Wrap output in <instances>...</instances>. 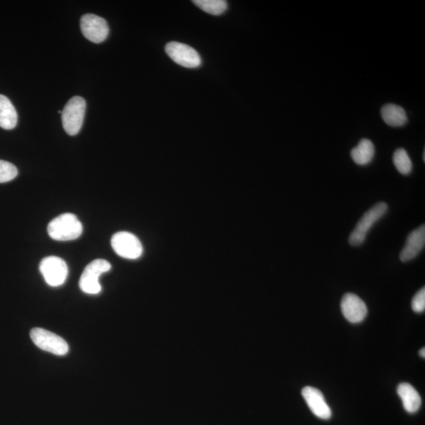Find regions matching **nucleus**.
Masks as SVG:
<instances>
[{
    "instance_id": "nucleus-1",
    "label": "nucleus",
    "mask_w": 425,
    "mask_h": 425,
    "mask_svg": "<svg viewBox=\"0 0 425 425\" xmlns=\"http://www.w3.org/2000/svg\"><path fill=\"white\" fill-rule=\"evenodd\" d=\"M50 237L57 241H71L79 238L83 232L81 222L72 214H63L49 223Z\"/></svg>"
},
{
    "instance_id": "nucleus-2",
    "label": "nucleus",
    "mask_w": 425,
    "mask_h": 425,
    "mask_svg": "<svg viewBox=\"0 0 425 425\" xmlns=\"http://www.w3.org/2000/svg\"><path fill=\"white\" fill-rule=\"evenodd\" d=\"M86 102L81 97L71 98L61 111L64 130L70 136H75L81 130L85 119Z\"/></svg>"
},
{
    "instance_id": "nucleus-3",
    "label": "nucleus",
    "mask_w": 425,
    "mask_h": 425,
    "mask_svg": "<svg viewBox=\"0 0 425 425\" xmlns=\"http://www.w3.org/2000/svg\"><path fill=\"white\" fill-rule=\"evenodd\" d=\"M388 210V206L385 203H379L368 210L361 220L357 224L353 232L349 237V244L354 247L360 246L365 242L367 234L370 232L374 224L377 222Z\"/></svg>"
},
{
    "instance_id": "nucleus-4",
    "label": "nucleus",
    "mask_w": 425,
    "mask_h": 425,
    "mask_svg": "<svg viewBox=\"0 0 425 425\" xmlns=\"http://www.w3.org/2000/svg\"><path fill=\"white\" fill-rule=\"evenodd\" d=\"M111 270L110 262L104 259L94 260L83 270L80 279V288L82 292L89 295H97L101 292V285L99 278L103 273Z\"/></svg>"
},
{
    "instance_id": "nucleus-5",
    "label": "nucleus",
    "mask_w": 425,
    "mask_h": 425,
    "mask_svg": "<svg viewBox=\"0 0 425 425\" xmlns=\"http://www.w3.org/2000/svg\"><path fill=\"white\" fill-rule=\"evenodd\" d=\"M30 337L37 348L58 356L68 353L69 346L66 341L52 332L41 328L31 330Z\"/></svg>"
},
{
    "instance_id": "nucleus-6",
    "label": "nucleus",
    "mask_w": 425,
    "mask_h": 425,
    "mask_svg": "<svg viewBox=\"0 0 425 425\" xmlns=\"http://www.w3.org/2000/svg\"><path fill=\"white\" fill-rule=\"evenodd\" d=\"M111 246L117 255L126 259H137L143 254V246L133 234L119 232L111 239Z\"/></svg>"
},
{
    "instance_id": "nucleus-7",
    "label": "nucleus",
    "mask_w": 425,
    "mask_h": 425,
    "mask_svg": "<svg viewBox=\"0 0 425 425\" xmlns=\"http://www.w3.org/2000/svg\"><path fill=\"white\" fill-rule=\"evenodd\" d=\"M40 271L46 283L52 287L61 286L68 276V267L65 261L56 256L43 259L41 262Z\"/></svg>"
},
{
    "instance_id": "nucleus-8",
    "label": "nucleus",
    "mask_w": 425,
    "mask_h": 425,
    "mask_svg": "<svg viewBox=\"0 0 425 425\" xmlns=\"http://www.w3.org/2000/svg\"><path fill=\"white\" fill-rule=\"evenodd\" d=\"M81 29L83 37L95 43L103 42L109 35L108 22L96 14L83 15L81 19Z\"/></svg>"
},
{
    "instance_id": "nucleus-9",
    "label": "nucleus",
    "mask_w": 425,
    "mask_h": 425,
    "mask_svg": "<svg viewBox=\"0 0 425 425\" xmlns=\"http://www.w3.org/2000/svg\"><path fill=\"white\" fill-rule=\"evenodd\" d=\"M166 52L175 63L186 68H197L201 65L199 53L187 44L170 42L166 44Z\"/></svg>"
},
{
    "instance_id": "nucleus-10",
    "label": "nucleus",
    "mask_w": 425,
    "mask_h": 425,
    "mask_svg": "<svg viewBox=\"0 0 425 425\" xmlns=\"http://www.w3.org/2000/svg\"><path fill=\"white\" fill-rule=\"evenodd\" d=\"M341 310L350 323L357 324L365 320L368 309L366 304L355 294H346L341 301Z\"/></svg>"
},
{
    "instance_id": "nucleus-11",
    "label": "nucleus",
    "mask_w": 425,
    "mask_h": 425,
    "mask_svg": "<svg viewBox=\"0 0 425 425\" xmlns=\"http://www.w3.org/2000/svg\"><path fill=\"white\" fill-rule=\"evenodd\" d=\"M302 395L316 417L323 420H328L331 418L332 411L320 390L313 387H306L302 391Z\"/></svg>"
},
{
    "instance_id": "nucleus-12",
    "label": "nucleus",
    "mask_w": 425,
    "mask_h": 425,
    "mask_svg": "<svg viewBox=\"0 0 425 425\" xmlns=\"http://www.w3.org/2000/svg\"><path fill=\"white\" fill-rule=\"evenodd\" d=\"M425 245V226H422L413 230L408 237L405 247L401 251L399 258L402 262L415 259L422 253Z\"/></svg>"
},
{
    "instance_id": "nucleus-13",
    "label": "nucleus",
    "mask_w": 425,
    "mask_h": 425,
    "mask_svg": "<svg viewBox=\"0 0 425 425\" xmlns=\"http://www.w3.org/2000/svg\"><path fill=\"white\" fill-rule=\"evenodd\" d=\"M406 411L415 413L420 409L422 406L421 395L413 386L408 383H402L397 389Z\"/></svg>"
},
{
    "instance_id": "nucleus-14",
    "label": "nucleus",
    "mask_w": 425,
    "mask_h": 425,
    "mask_svg": "<svg viewBox=\"0 0 425 425\" xmlns=\"http://www.w3.org/2000/svg\"><path fill=\"white\" fill-rule=\"evenodd\" d=\"M18 123V114L12 103L3 95H0V127L6 130H13Z\"/></svg>"
},
{
    "instance_id": "nucleus-15",
    "label": "nucleus",
    "mask_w": 425,
    "mask_h": 425,
    "mask_svg": "<svg viewBox=\"0 0 425 425\" xmlns=\"http://www.w3.org/2000/svg\"><path fill=\"white\" fill-rule=\"evenodd\" d=\"M382 119L391 127H401L408 121L406 111L402 106L393 103L386 104L382 109Z\"/></svg>"
},
{
    "instance_id": "nucleus-16",
    "label": "nucleus",
    "mask_w": 425,
    "mask_h": 425,
    "mask_svg": "<svg viewBox=\"0 0 425 425\" xmlns=\"http://www.w3.org/2000/svg\"><path fill=\"white\" fill-rule=\"evenodd\" d=\"M375 155L373 142L368 139H363L357 146L352 149L350 155L356 164L366 166L370 164Z\"/></svg>"
},
{
    "instance_id": "nucleus-17",
    "label": "nucleus",
    "mask_w": 425,
    "mask_h": 425,
    "mask_svg": "<svg viewBox=\"0 0 425 425\" xmlns=\"http://www.w3.org/2000/svg\"><path fill=\"white\" fill-rule=\"evenodd\" d=\"M193 3L201 10L212 15H221L227 10V2L224 0H195Z\"/></svg>"
},
{
    "instance_id": "nucleus-18",
    "label": "nucleus",
    "mask_w": 425,
    "mask_h": 425,
    "mask_svg": "<svg viewBox=\"0 0 425 425\" xmlns=\"http://www.w3.org/2000/svg\"><path fill=\"white\" fill-rule=\"evenodd\" d=\"M393 162L401 175H409L412 172V161L405 149L399 148L395 150L393 155Z\"/></svg>"
},
{
    "instance_id": "nucleus-19",
    "label": "nucleus",
    "mask_w": 425,
    "mask_h": 425,
    "mask_svg": "<svg viewBox=\"0 0 425 425\" xmlns=\"http://www.w3.org/2000/svg\"><path fill=\"white\" fill-rule=\"evenodd\" d=\"M18 169L10 162L0 160V183L9 182L18 176Z\"/></svg>"
},
{
    "instance_id": "nucleus-20",
    "label": "nucleus",
    "mask_w": 425,
    "mask_h": 425,
    "mask_svg": "<svg viewBox=\"0 0 425 425\" xmlns=\"http://www.w3.org/2000/svg\"><path fill=\"white\" fill-rule=\"evenodd\" d=\"M412 309L417 314L425 310V288H423L415 295L412 300Z\"/></svg>"
},
{
    "instance_id": "nucleus-21",
    "label": "nucleus",
    "mask_w": 425,
    "mask_h": 425,
    "mask_svg": "<svg viewBox=\"0 0 425 425\" xmlns=\"http://www.w3.org/2000/svg\"><path fill=\"white\" fill-rule=\"evenodd\" d=\"M419 354H420V356H421V357H423V359H424V357H425V349H424V348H423L420 350V353H419Z\"/></svg>"
},
{
    "instance_id": "nucleus-22",
    "label": "nucleus",
    "mask_w": 425,
    "mask_h": 425,
    "mask_svg": "<svg viewBox=\"0 0 425 425\" xmlns=\"http://www.w3.org/2000/svg\"><path fill=\"white\" fill-rule=\"evenodd\" d=\"M423 159L424 161L425 160V150H424V152H423Z\"/></svg>"
}]
</instances>
